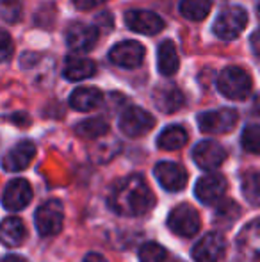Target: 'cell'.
I'll return each mask as SVG.
<instances>
[{"mask_svg":"<svg viewBox=\"0 0 260 262\" xmlns=\"http://www.w3.org/2000/svg\"><path fill=\"white\" fill-rule=\"evenodd\" d=\"M109 205L120 216H145L155 207V194L141 175H129L112 187Z\"/></svg>","mask_w":260,"mask_h":262,"instance_id":"6da1fadb","label":"cell"},{"mask_svg":"<svg viewBox=\"0 0 260 262\" xmlns=\"http://www.w3.org/2000/svg\"><path fill=\"white\" fill-rule=\"evenodd\" d=\"M253 88L251 75L239 66H228L218 75V90L230 100H246Z\"/></svg>","mask_w":260,"mask_h":262,"instance_id":"7a4b0ae2","label":"cell"},{"mask_svg":"<svg viewBox=\"0 0 260 262\" xmlns=\"http://www.w3.org/2000/svg\"><path fill=\"white\" fill-rule=\"evenodd\" d=\"M248 25V11L243 6H228L214 21V34L221 39H235Z\"/></svg>","mask_w":260,"mask_h":262,"instance_id":"3957f363","label":"cell"},{"mask_svg":"<svg viewBox=\"0 0 260 262\" xmlns=\"http://www.w3.org/2000/svg\"><path fill=\"white\" fill-rule=\"evenodd\" d=\"M63 221H64V210H63V204L59 200H49L36 209L34 214L36 230L43 237L56 235L57 232H61Z\"/></svg>","mask_w":260,"mask_h":262,"instance_id":"277c9868","label":"cell"},{"mask_svg":"<svg viewBox=\"0 0 260 262\" xmlns=\"http://www.w3.org/2000/svg\"><path fill=\"white\" fill-rule=\"evenodd\" d=\"M200 214L189 204L177 205L168 216V228L180 237H193L200 230Z\"/></svg>","mask_w":260,"mask_h":262,"instance_id":"5b68a950","label":"cell"},{"mask_svg":"<svg viewBox=\"0 0 260 262\" xmlns=\"http://www.w3.org/2000/svg\"><path fill=\"white\" fill-rule=\"evenodd\" d=\"M155 127V118L141 107H129L120 116V130L129 138H141Z\"/></svg>","mask_w":260,"mask_h":262,"instance_id":"8992f818","label":"cell"},{"mask_svg":"<svg viewBox=\"0 0 260 262\" xmlns=\"http://www.w3.org/2000/svg\"><path fill=\"white\" fill-rule=\"evenodd\" d=\"M239 114L235 109H218V111H207L198 116V125L201 132L207 134H226L237 125Z\"/></svg>","mask_w":260,"mask_h":262,"instance_id":"52a82bcc","label":"cell"},{"mask_svg":"<svg viewBox=\"0 0 260 262\" xmlns=\"http://www.w3.org/2000/svg\"><path fill=\"white\" fill-rule=\"evenodd\" d=\"M226 253V239L221 232H208L193 248L196 262H221Z\"/></svg>","mask_w":260,"mask_h":262,"instance_id":"ba28073f","label":"cell"},{"mask_svg":"<svg viewBox=\"0 0 260 262\" xmlns=\"http://www.w3.org/2000/svg\"><path fill=\"white\" fill-rule=\"evenodd\" d=\"M155 179L170 193H178L187 184V171L182 164L171 161H162L153 168Z\"/></svg>","mask_w":260,"mask_h":262,"instance_id":"9c48e42d","label":"cell"},{"mask_svg":"<svg viewBox=\"0 0 260 262\" xmlns=\"http://www.w3.org/2000/svg\"><path fill=\"white\" fill-rule=\"evenodd\" d=\"M125 24L130 31L146 36H155L164 29L162 18L153 11L145 9H129L125 13Z\"/></svg>","mask_w":260,"mask_h":262,"instance_id":"30bf717a","label":"cell"},{"mask_svg":"<svg viewBox=\"0 0 260 262\" xmlns=\"http://www.w3.org/2000/svg\"><path fill=\"white\" fill-rule=\"evenodd\" d=\"M145 47L139 41H122L118 45H114L109 52V57L116 66L125 70H134L139 68L145 61Z\"/></svg>","mask_w":260,"mask_h":262,"instance_id":"8fae6325","label":"cell"},{"mask_svg":"<svg viewBox=\"0 0 260 262\" xmlns=\"http://www.w3.org/2000/svg\"><path fill=\"white\" fill-rule=\"evenodd\" d=\"M193 161L196 162L198 168L212 171L226 161V150L219 143L210 141V139L200 141L193 150Z\"/></svg>","mask_w":260,"mask_h":262,"instance_id":"7c38bea8","label":"cell"},{"mask_svg":"<svg viewBox=\"0 0 260 262\" xmlns=\"http://www.w3.org/2000/svg\"><path fill=\"white\" fill-rule=\"evenodd\" d=\"M226 179L219 173H210V175H203L196 182L195 194L201 204H216L219 202L226 193Z\"/></svg>","mask_w":260,"mask_h":262,"instance_id":"4fadbf2b","label":"cell"},{"mask_svg":"<svg viewBox=\"0 0 260 262\" xmlns=\"http://www.w3.org/2000/svg\"><path fill=\"white\" fill-rule=\"evenodd\" d=\"M98 41V29L86 24H72L66 31V45L73 52H89Z\"/></svg>","mask_w":260,"mask_h":262,"instance_id":"5bb4252c","label":"cell"},{"mask_svg":"<svg viewBox=\"0 0 260 262\" xmlns=\"http://www.w3.org/2000/svg\"><path fill=\"white\" fill-rule=\"evenodd\" d=\"M32 200V187L25 179H14L2 193V205L7 210H21Z\"/></svg>","mask_w":260,"mask_h":262,"instance_id":"9a60e30c","label":"cell"},{"mask_svg":"<svg viewBox=\"0 0 260 262\" xmlns=\"http://www.w3.org/2000/svg\"><path fill=\"white\" fill-rule=\"evenodd\" d=\"M34 156H36V145L32 141H29V139H23V141L14 145L13 148L4 156L2 168L11 173L21 171V169H25L31 164Z\"/></svg>","mask_w":260,"mask_h":262,"instance_id":"2e32d148","label":"cell"},{"mask_svg":"<svg viewBox=\"0 0 260 262\" xmlns=\"http://www.w3.org/2000/svg\"><path fill=\"white\" fill-rule=\"evenodd\" d=\"M153 104L162 113L173 114L184 107L185 97L180 88L175 84H162V86H157L153 91Z\"/></svg>","mask_w":260,"mask_h":262,"instance_id":"e0dca14e","label":"cell"},{"mask_svg":"<svg viewBox=\"0 0 260 262\" xmlns=\"http://www.w3.org/2000/svg\"><path fill=\"white\" fill-rule=\"evenodd\" d=\"M237 248L246 262H257L260 253V228L258 220H253L250 225L243 228V232L237 237Z\"/></svg>","mask_w":260,"mask_h":262,"instance_id":"ac0fdd59","label":"cell"},{"mask_svg":"<svg viewBox=\"0 0 260 262\" xmlns=\"http://www.w3.org/2000/svg\"><path fill=\"white\" fill-rule=\"evenodd\" d=\"M27 239L25 223L16 216H9L0 223V241L7 248H16Z\"/></svg>","mask_w":260,"mask_h":262,"instance_id":"d6986e66","label":"cell"},{"mask_svg":"<svg viewBox=\"0 0 260 262\" xmlns=\"http://www.w3.org/2000/svg\"><path fill=\"white\" fill-rule=\"evenodd\" d=\"M104 102V93H102L98 88H77L72 95H69V105L75 111L80 113H87V111H93L97 107L102 105Z\"/></svg>","mask_w":260,"mask_h":262,"instance_id":"ffe728a7","label":"cell"},{"mask_svg":"<svg viewBox=\"0 0 260 262\" xmlns=\"http://www.w3.org/2000/svg\"><path fill=\"white\" fill-rule=\"evenodd\" d=\"M94 73H97V64H94L91 59L80 57V55H72V57H68L63 68L64 79L73 80V82L89 79Z\"/></svg>","mask_w":260,"mask_h":262,"instance_id":"44dd1931","label":"cell"},{"mask_svg":"<svg viewBox=\"0 0 260 262\" xmlns=\"http://www.w3.org/2000/svg\"><path fill=\"white\" fill-rule=\"evenodd\" d=\"M178 64H180V59H178L175 43L170 41V39L160 43L159 49H157V66H159V72L166 77H171L178 72Z\"/></svg>","mask_w":260,"mask_h":262,"instance_id":"7402d4cb","label":"cell"},{"mask_svg":"<svg viewBox=\"0 0 260 262\" xmlns=\"http://www.w3.org/2000/svg\"><path fill=\"white\" fill-rule=\"evenodd\" d=\"M187 139H189L187 132H185L184 127H180V125H170L157 138V146L162 150H168V152H173V150H180L182 146H185Z\"/></svg>","mask_w":260,"mask_h":262,"instance_id":"603a6c76","label":"cell"},{"mask_svg":"<svg viewBox=\"0 0 260 262\" xmlns=\"http://www.w3.org/2000/svg\"><path fill=\"white\" fill-rule=\"evenodd\" d=\"M212 9V0H182L180 13L191 21H201L208 16Z\"/></svg>","mask_w":260,"mask_h":262,"instance_id":"cb8c5ba5","label":"cell"},{"mask_svg":"<svg viewBox=\"0 0 260 262\" xmlns=\"http://www.w3.org/2000/svg\"><path fill=\"white\" fill-rule=\"evenodd\" d=\"M75 132L84 139H98L109 132V123L104 118H89V120L80 121L75 127Z\"/></svg>","mask_w":260,"mask_h":262,"instance_id":"d4e9b609","label":"cell"},{"mask_svg":"<svg viewBox=\"0 0 260 262\" xmlns=\"http://www.w3.org/2000/svg\"><path fill=\"white\" fill-rule=\"evenodd\" d=\"M241 214V209L235 202L232 200H226V202H221L218 204V207L214 210V223L216 225H221V227H230L233 225V221L239 217Z\"/></svg>","mask_w":260,"mask_h":262,"instance_id":"484cf974","label":"cell"},{"mask_svg":"<svg viewBox=\"0 0 260 262\" xmlns=\"http://www.w3.org/2000/svg\"><path fill=\"white\" fill-rule=\"evenodd\" d=\"M243 194L251 205H258L260 200V177L257 171H250L243 177Z\"/></svg>","mask_w":260,"mask_h":262,"instance_id":"4316f807","label":"cell"},{"mask_svg":"<svg viewBox=\"0 0 260 262\" xmlns=\"http://www.w3.org/2000/svg\"><path fill=\"white\" fill-rule=\"evenodd\" d=\"M21 0H0V18L6 24H18L21 20Z\"/></svg>","mask_w":260,"mask_h":262,"instance_id":"83f0119b","label":"cell"},{"mask_svg":"<svg viewBox=\"0 0 260 262\" xmlns=\"http://www.w3.org/2000/svg\"><path fill=\"white\" fill-rule=\"evenodd\" d=\"M139 262H164L166 260V250L159 243L150 241L139 248Z\"/></svg>","mask_w":260,"mask_h":262,"instance_id":"f1b7e54d","label":"cell"},{"mask_svg":"<svg viewBox=\"0 0 260 262\" xmlns=\"http://www.w3.org/2000/svg\"><path fill=\"white\" fill-rule=\"evenodd\" d=\"M241 143H243V148L246 150V152L258 154V150H260V127L257 123H251L244 128Z\"/></svg>","mask_w":260,"mask_h":262,"instance_id":"f546056e","label":"cell"},{"mask_svg":"<svg viewBox=\"0 0 260 262\" xmlns=\"http://www.w3.org/2000/svg\"><path fill=\"white\" fill-rule=\"evenodd\" d=\"M13 54V39H11L9 32L0 29V62L7 61Z\"/></svg>","mask_w":260,"mask_h":262,"instance_id":"4dcf8cb0","label":"cell"},{"mask_svg":"<svg viewBox=\"0 0 260 262\" xmlns=\"http://www.w3.org/2000/svg\"><path fill=\"white\" fill-rule=\"evenodd\" d=\"M107 0H73V6L80 11H91L94 7H100L102 4H105Z\"/></svg>","mask_w":260,"mask_h":262,"instance_id":"1f68e13d","label":"cell"},{"mask_svg":"<svg viewBox=\"0 0 260 262\" xmlns=\"http://www.w3.org/2000/svg\"><path fill=\"white\" fill-rule=\"evenodd\" d=\"M0 262H27V259L21 255H6L0 259Z\"/></svg>","mask_w":260,"mask_h":262,"instance_id":"d6a6232c","label":"cell"},{"mask_svg":"<svg viewBox=\"0 0 260 262\" xmlns=\"http://www.w3.org/2000/svg\"><path fill=\"white\" fill-rule=\"evenodd\" d=\"M251 47H253V52L258 55V34L257 32L251 34Z\"/></svg>","mask_w":260,"mask_h":262,"instance_id":"836d02e7","label":"cell"},{"mask_svg":"<svg viewBox=\"0 0 260 262\" xmlns=\"http://www.w3.org/2000/svg\"><path fill=\"white\" fill-rule=\"evenodd\" d=\"M86 262H104L100 255H97V253H91V255L86 257Z\"/></svg>","mask_w":260,"mask_h":262,"instance_id":"e575fe53","label":"cell"},{"mask_svg":"<svg viewBox=\"0 0 260 262\" xmlns=\"http://www.w3.org/2000/svg\"><path fill=\"white\" fill-rule=\"evenodd\" d=\"M175 262H180V260H175Z\"/></svg>","mask_w":260,"mask_h":262,"instance_id":"d590c367","label":"cell"}]
</instances>
